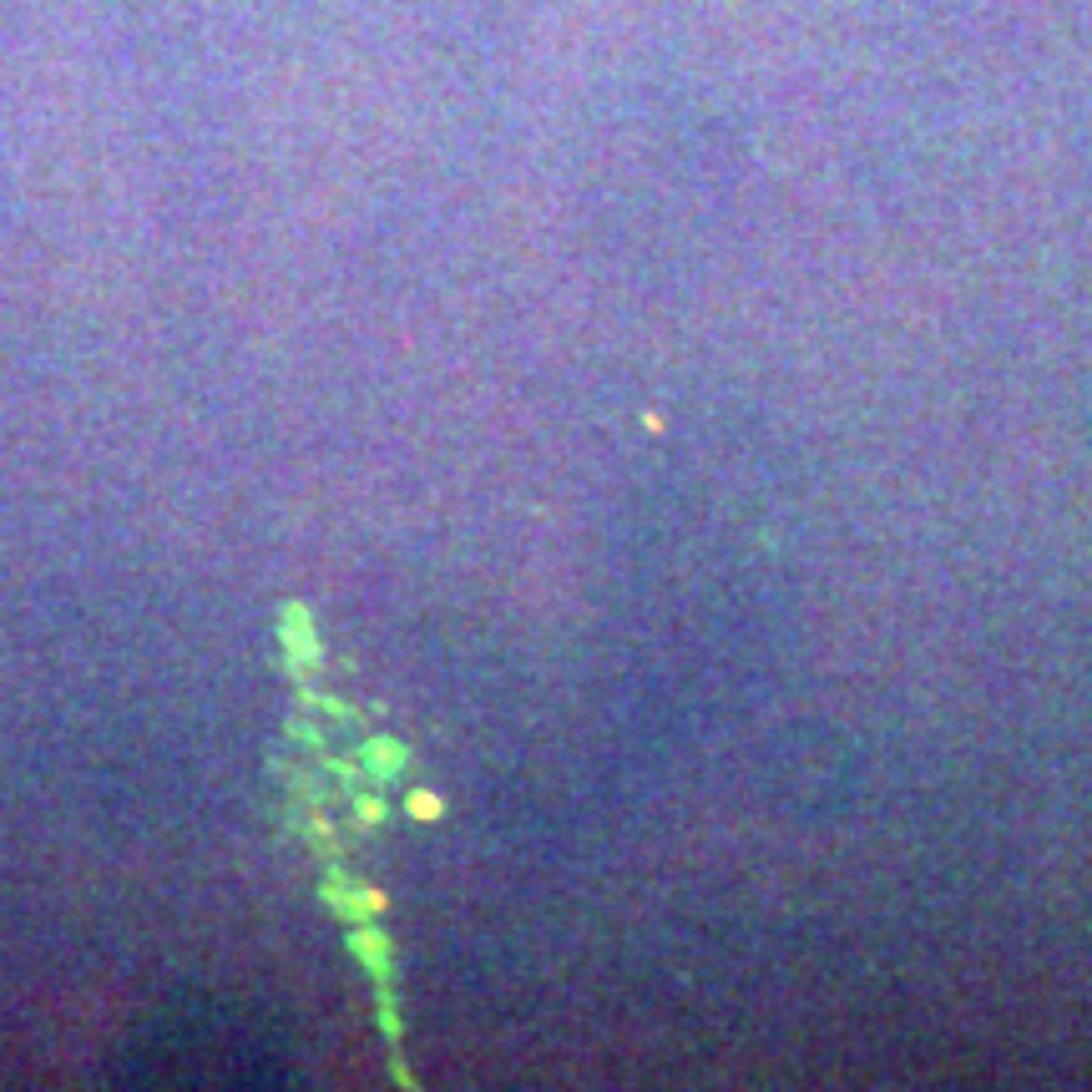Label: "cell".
Masks as SVG:
<instances>
[{"mask_svg":"<svg viewBox=\"0 0 1092 1092\" xmlns=\"http://www.w3.org/2000/svg\"><path fill=\"white\" fill-rule=\"evenodd\" d=\"M415 815H420V819H431V815H440V804L431 800V794H415Z\"/></svg>","mask_w":1092,"mask_h":1092,"instance_id":"6da1fadb","label":"cell"}]
</instances>
